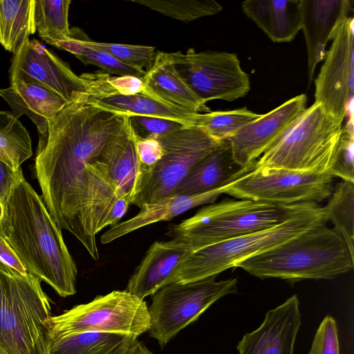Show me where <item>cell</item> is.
<instances>
[{
  "label": "cell",
  "instance_id": "cell-1",
  "mask_svg": "<svg viewBox=\"0 0 354 354\" xmlns=\"http://www.w3.org/2000/svg\"><path fill=\"white\" fill-rule=\"evenodd\" d=\"M128 119L90 104L85 94L67 104L39 134L34 169L44 205L58 227L75 236L95 261V233L106 227L120 198L88 166L127 129Z\"/></svg>",
  "mask_w": 354,
  "mask_h": 354
},
{
  "label": "cell",
  "instance_id": "cell-2",
  "mask_svg": "<svg viewBox=\"0 0 354 354\" xmlns=\"http://www.w3.org/2000/svg\"><path fill=\"white\" fill-rule=\"evenodd\" d=\"M0 235L28 273L62 297L76 293L77 269L44 203L25 178L15 188L0 214Z\"/></svg>",
  "mask_w": 354,
  "mask_h": 354
},
{
  "label": "cell",
  "instance_id": "cell-3",
  "mask_svg": "<svg viewBox=\"0 0 354 354\" xmlns=\"http://www.w3.org/2000/svg\"><path fill=\"white\" fill-rule=\"evenodd\" d=\"M353 257L342 236L323 225L237 263L260 279L279 278L290 283L332 279L351 270Z\"/></svg>",
  "mask_w": 354,
  "mask_h": 354
},
{
  "label": "cell",
  "instance_id": "cell-4",
  "mask_svg": "<svg viewBox=\"0 0 354 354\" xmlns=\"http://www.w3.org/2000/svg\"><path fill=\"white\" fill-rule=\"evenodd\" d=\"M308 203L282 205L224 198L201 208L178 224L169 225L167 234L186 244L192 252L277 226L295 216Z\"/></svg>",
  "mask_w": 354,
  "mask_h": 354
},
{
  "label": "cell",
  "instance_id": "cell-5",
  "mask_svg": "<svg viewBox=\"0 0 354 354\" xmlns=\"http://www.w3.org/2000/svg\"><path fill=\"white\" fill-rule=\"evenodd\" d=\"M327 222L324 207L308 203L295 216L277 226L190 252L175 268L167 285L216 277L242 260Z\"/></svg>",
  "mask_w": 354,
  "mask_h": 354
},
{
  "label": "cell",
  "instance_id": "cell-6",
  "mask_svg": "<svg viewBox=\"0 0 354 354\" xmlns=\"http://www.w3.org/2000/svg\"><path fill=\"white\" fill-rule=\"evenodd\" d=\"M342 133V122L314 102L259 158L255 167L329 174Z\"/></svg>",
  "mask_w": 354,
  "mask_h": 354
},
{
  "label": "cell",
  "instance_id": "cell-7",
  "mask_svg": "<svg viewBox=\"0 0 354 354\" xmlns=\"http://www.w3.org/2000/svg\"><path fill=\"white\" fill-rule=\"evenodd\" d=\"M50 316L41 281L0 263V346L8 354H39Z\"/></svg>",
  "mask_w": 354,
  "mask_h": 354
},
{
  "label": "cell",
  "instance_id": "cell-8",
  "mask_svg": "<svg viewBox=\"0 0 354 354\" xmlns=\"http://www.w3.org/2000/svg\"><path fill=\"white\" fill-rule=\"evenodd\" d=\"M150 324L144 299L125 290H113L59 315H51L46 322L44 336L102 332L138 337L149 330Z\"/></svg>",
  "mask_w": 354,
  "mask_h": 354
},
{
  "label": "cell",
  "instance_id": "cell-9",
  "mask_svg": "<svg viewBox=\"0 0 354 354\" xmlns=\"http://www.w3.org/2000/svg\"><path fill=\"white\" fill-rule=\"evenodd\" d=\"M215 279L211 277L193 282L171 283L152 295L148 306L151 322L148 331L160 347L195 322L217 300L238 292L236 278Z\"/></svg>",
  "mask_w": 354,
  "mask_h": 354
},
{
  "label": "cell",
  "instance_id": "cell-10",
  "mask_svg": "<svg viewBox=\"0 0 354 354\" xmlns=\"http://www.w3.org/2000/svg\"><path fill=\"white\" fill-rule=\"evenodd\" d=\"M156 139L163 156L140 179L137 194L131 202L140 208L171 196L192 167L222 142L196 126H185Z\"/></svg>",
  "mask_w": 354,
  "mask_h": 354
},
{
  "label": "cell",
  "instance_id": "cell-11",
  "mask_svg": "<svg viewBox=\"0 0 354 354\" xmlns=\"http://www.w3.org/2000/svg\"><path fill=\"white\" fill-rule=\"evenodd\" d=\"M167 54L180 77L204 104L214 100L232 102L250 89L249 75L234 53H197L189 48L185 53L178 50Z\"/></svg>",
  "mask_w": 354,
  "mask_h": 354
},
{
  "label": "cell",
  "instance_id": "cell-12",
  "mask_svg": "<svg viewBox=\"0 0 354 354\" xmlns=\"http://www.w3.org/2000/svg\"><path fill=\"white\" fill-rule=\"evenodd\" d=\"M333 178L329 174L255 167L225 194L273 204L318 203L330 196Z\"/></svg>",
  "mask_w": 354,
  "mask_h": 354
},
{
  "label": "cell",
  "instance_id": "cell-13",
  "mask_svg": "<svg viewBox=\"0 0 354 354\" xmlns=\"http://www.w3.org/2000/svg\"><path fill=\"white\" fill-rule=\"evenodd\" d=\"M315 80V103L343 123L353 106L354 93L353 17L348 16L337 27L332 44Z\"/></svg>",
  "mask_w": 354,
  "mask_h": 354
},
{
  "label": "cell",
  "instance_id": "cell-14",
  "mask_svg": "<svg viewBox=\"0 0 354 354\" xmlns=\"http://www.w3.org/2000/svg\"><path fill=\"white\" fill-rule=\"evenodd\" d=\"M10 81L25 78L33 80L68 103L87 93L82 78L69 65L35 39H27L12 59Z\"/></svg>",
  "mask_w": 354,
  "mask_h": 354
},
{
  "label": "cell",
  "instance_id": "cell-15",
  "mask_svg": "<svg viewBox=\"0 0 354 354\" xmlns=\"http://www.w3.org/2000/svg\"><path fill=\"white\" fill-rule=\"evenodd\" d=\"M307 98L301 94L249 122L229 139L235 161L248 167L292 126L306 109Z\"/></svg>",
  "mask_w": 354,
  "mask_h": 354
},
{
  "label": "cell",
  "instance_id": "cell-16",
  "mask_svg": "<svg viewBox=\"0 0 354 354\" xmlns=\"http://www.w3.org/2000/svg\"><path fill=\"white\" fill-rule=\"evenodd\" d=\"M80 77L87 89L88 102L110 112L128 116L158 117L185 126H194L199 113L167 105L144 94H120L108 83L103 71L83 73Z\"/></svg>",
  "mask_w": 354,
  "mask_h": 354
},
{
  "label": "cell",
  "instance_id": "cell-17",
  "mask_svg": "<svg viewBox=\"0 0 354 354\" xmlns=\"http://www.w3.org/2000/svg\"><path fill=\"white\" fill-rule=\"evenodd\" d=\"M301 324L299 300L293 295L269 310L262 324L245 333L236 348L239 354H294Z\"/></svg>",
  "mask_w": 354,
  "mask_h": 354
},
{
  "label": "cell",
  "instance_id": "cell-18",
  "mask_svg": "<svg viewBox=\"0 0 354 354\" xmlns=\"http://www.w3.org/2000/svg\"><path fill=\"white\" fill-rule=\"evenodd\" d=\"M301 30L304 31L308 57L309 82L315 70L326 55V46L346 17L353 11L348 0H300Z\"/></svg>",
  "mask_w": 354,
  "mask_h": 354
},
{
  "label": "cell",
  "instance_id": "cell-19",
  "mask_svg": "<svg viewBox=\"0 0 354 354\" xmlns=\"http://www.w3.org/2000/svg\"><path fill=\"white\" fill-rule=\"evenodd\" d=\"M89 169L110 183L120 198H129L131 204L138 190L140 165L129 124L127 129L111 141L90 164Z\"/></svg>",
  "mask_w": 354,
  "mask_h": 354
},
{
  "label": "cell",
  "instance_id": "cell-20",
  "mask_svg": "<svg viewBox=\"0 0 354 354\" xmlns=\"http://www.w3.org/2000/svg\"><path fill=\"white\" fill-rule=\"evenodd\" d=\"M191 252L180 241H155L131 276L126 291L144 299L167 286L172 272Z\"/></svg>",
  "mask_w": 354,
  "mask_h": 354
},
{
  "label": "cell",
  "instance_id": "cell-21",
  "mask_svg": "<svg viewBox=\"0 0 354 354\" xmlns=\"http://www.w3.org/2000/svg\"><path fill=\"white\" fill-rule=\"evenodd\" d=\"M256 162L240 166L234 158L229 139L225 140L192 167L171 196L204 193L230 184L253 170Z\"/></svg>",
  "mask_w": 354,
  "mask_h": 354
},
{
  "label": "cell",
  "instance_id": "cell-22",
  "mask_svg": "<svg viewBox=\"0 0 354 354\" xmlns=\"http://www.w3.org/2000/svg\"><path fill=\"white\" fill-rule=\"evenodd\" d=\"M236 181L207 192L173 196L155 203L145 204L140 207V212L135 216L118 223L106 231L100 236V242L103 244L111 243L145 226L169 221L190 209L214 203L219 196L225 194L230 186Z\"/></svg>",
  "mask_w": 354,
  "mask_h": 354
},
{
  "label": "cell",
  "instance_id": "cell-23",
  "mask_svg": "<svg viewBox=\"0 0 354 354\" xmlns=\"http://www.w3.org/2000/svg\"><path fill=\"white\" fill-rule=\"evenodd\" d=\"M0 96L10 105L15 118L26 115L30 118L39 134L47 131L48 121L68 104L43 85L25 78L10 81L9 87L0 89Z\"/></svg>",
  "mask_w": 354,
  "mask_h": 354
},
{
  "label": "cell",
  "instance_id": "cell-24",
  "mask_svg": "<svg viewBox=\"0 0 354 354\" xmlns=\"http://www.w3.org/2000/svg\"><path fill=\"white\" fill-rule=\"evenodd\" d=\"M142 80L145 95L162 103L197 113L209 111L180 77L167 53L157 51L153 65Z\"/></svg>",
  "mask_w": 354,
  "mask_h": 354
},
{
  "label": "cell",
  "instance_id": "cell-25",
  "mask_svg": "<svg viewBox=\"0 0 354 354\" xmlns=\"http://www.w3.org/2000/svg\"><path fill=\"white\" fill-rule=\"evenodd\" d=\"M243 12L274 42H289L301 30L300 0H247Z\"/></svg>",
  "mask_w": 354,
  "mask_h": 354
},
{
  "label": "cell",
  "instance_id": "cell-26",
  "mask_svg": "<svg viewBox=\"0 0 354 354\" xmlns=\"http://www.w3.org/2000/svg\"><path fill=\"white\" fill-rule=\"evenodd\" d=\"M131 338L138 337L102 332L44 336L39 354H106Z\"/></svg>",
  "mask_w": 354,
  "mask_h": 354
},
{
  "label": "cell",
  "instance_id": "cell-27",
  "mask_svg": "<svg viewBox=\"0 0 354 354\" xmlns=\"http://www.w3.org/2000/svg\"><path fill=\"white\" fill-rule=\"evenodd\" d=\"M36 0H0V44L14 54L36 32Z\"/></svg>",
  "mask_w": 354,
  "mask_h": 354
},
{
  "label": "cell",
  "instance_id": "cell-28",
  "mask_svg": "<svg viewBox=\"0 0 354 354\" xmlns=\"http://www.w3.org/2000/svg\"><path fill=\"white\" fill-rule=\"evenodd\" d=\"M32 155L27 129L12 113L0 111V160L13 170H19Z\"/></svg>",
  "mask_w": 354,
  "mask_h": 354
},
{
  "label": "cell",
  "instance_id": "cell-29",
  "mask_svg": "<svg viewBox=\"0 0 354 354\" xmlns=\"http://www.w3.org/2000/svg\"><path fill=\"white\" fill-rule=\"evenodd\" d=\"M329 198L324 207L326 218L333 223L354 257V183L342 180Z\"/></svg>",
  "mask_w": 354,
  "mask_h": 354
},
{
  "label": "cell",
  "instance_id": "cell-30",
  "mask_svg": "<svg viewBox=\"0 0 354 354\" xmlns=\"http://www.w3.org/2000/svg\"><path fill=\"white\" fill-rule=\"evenodd\" d=\"M47 44L72 53L83 64L95 65L106 73L118 76L133 75L143 77L146 71H140L118 60L109 53L82 44L76 33L71 30L70 37L62 39H42Z\"/></svg>",
  "mask_w": 354,
  "mask_h": 354
},
{
  "label": "cell",
  "instance_id": "cell-31",
  "mask_svg": "<svg viewBox=\"0 0 354 354\" xmlns=\"http://www.w3.org/2000/svg\"><path fill=\"white\" fill-rule=\"evenodd\" d=\"M246 107L231 111H209L198 113L194 126L202 129L217 141L230 139L245 125L259 118Z\"/></svg>",
  "mask_w": 354,
  "mask_h": 354
},
{
  "label": "cell",
  "instance_id": "cell-32",
  "mask_svg": "<svg viewBox=\"0 0 354 354\" xmlns=\"http://www.w3.org/2000/svg\"><path fill=\"white\" fill-rule=\"evenodd\" d=\"M71 3V0L35 1L36 31L41 39H62L71 36L68 23Z\"/></svg>",
  "mask_w": 354,
  "mask_h": 354
},
{
  "label": "cell",
  "instance_id": "cell-33",
  "mask_svg": "<svg viewBox=\"0 0 354 354\" xmlns=\"http://www.w3.org/2000/svg\"><path fill=\"white\" fill-rule=\"evenodd\" d=\"M165 16L183 22L213 15L222 10L214 0H131Z\"/></svg>",
  "mask_w": 354,
  "mask_h": 354
},
{
  "label": "cell",
  "instance_id": "cell-34",
  "mask_svg": "<svg viewBox=\"0 0 354 354\" xmlns=\"http://www.w3.org/2000/svg\"><path fill=\"white\" fill-rule=\"evenodd\" d=\"M76 35L80 42L89 48L104 51L118 60L142 71L150 69L157 51L153 46L94 41Z\"/></svg>",
  "mask_w": 354,
  "mask_h": 354
},
{
  "label": "cell",
  "instance_id": "cell-35",
  "mask_svg": "<svg viewBox=\"0 0 354 354\" xmlns=\"http://www.w3.org/2000/svg\"><path fill=\"white\" fill-rule=\"evenodd\" d=\"M129 126L135 138H154L178 130L185 125L176 121L158 117L129 116Z\"/></svg>",
  "mask_w": 354,
  "mask_h": 354
},
{
  "label": "cell",
  "instance_id": "cell-36",
  "mask_svg": "<svg viewBox=\"0 0 354 354\" xmlns=\"http://www.w3.org/2000/svg\"><path fill=\"white\" fill-rule=\"evenodd\" d=\"M353 146V120H348L343 127L340 146L329 171L331 176L354 183Z\"/></svg>",
  "mask_w": 354,
  "mask_h": 354
},
{
  "label": "cell",
  "instance_id": "cell-37",
  "mask_svg": "<svg viewBox=\"0 0 354 354\" xmlns=\"http://www.w3.org/2000/svg\"><path fill=\"white\" fill-rule=\"evenodd\" d=\"M309 354H339V343L335 319L326 316L319 324Z\"/></svg>",
  "mask_w": 354,
  "mask_h": 354
},
{
  "label": "cell",
  "instance_id": "cell-38",
  "mask_svg": "<svg viewBox=\"0 0 354 354\" xmlns=\"http://www.w3.org/2000/svg\"><path fill=\"white\" fill-rule=\"evenodd\" d=\"M134 140L140 165V182L142 176L150 171L161 159L163 156V149L157 139H137L134 138Z\"/></svg>",
  "mask_w": 354,
  "mask_h": 354
},
{
  "label": "cell",
  "instance_id": "cell-39",
  "mask_svg": "<svg viewBox=\"0 0 354 354\" xmlns=\"http://www.w3.org/2000/svg\"><path fill=\"white\" fill-rule=\"evenodd\" d=\"M24 179L21 169L13 170L0 160V214L15 188Z\"/></svg>",
  "mask_w": 354,
  "mask_h": 354
},
{
  "label": "cell",
  "instance_id": "cell-40",
  "mask_svg": "<svg viewBox=\"0 0 354 354\" xmlns=\"http://www.w3.org/2000/svg\"><path fill=\"white\" fill-rule=\"evenodd\" d=\"M108 83L120 94L131 95H145V84L142 77L133 75L111 76L106 73Z\"/></svg>",
  "mask_w": 354,
  "mask_h": 354
},
{
  "label": "cell",
  "instance_id": "cell-41",
  "mask_svg": "<svg viewBox=\"0 0 354 354\" xmlns=\"http://www.w3.org/2000/svg\"><path fill=\"white\" fill-rule=\"evenodd\" d=\"M0 263L21 274L28 273L23 263L1 235H0Z\"/></svg>",
  "mask_w": 354,
  "mask_h": 354
},
{
  "label": "cell",
  "instance_id": "cell-42",
  "mask_svg": "<svg viewBox=\"0 0 354 354\" xmlns=\"http://www.w3.org/2000/svg\"><path fill=\"white\" fill-rule=\"evenodd\" d=\"M131 201L125 197L119 198L111 209L106 221V226L114 225L119 223V221L126 214Z\"/></svg>",
  "mask_w": 354,
  "mask_h": 354
},
{
  "label": "cell",
  "instance_id": "cell-43",
  "mask_svg": "<svg viewBox=\"0 0 354 354\" xmlns=\"http://www.w3.org/2000/svg\"><path fill=\"white\" fill-rule=\"evenodd\" d=\"M133 354H153L144 344L140 342H138Z\"/></svg>",
  "mask_w": 354,
  "mask_h": 354
},
{
  "label": "cell",
  "instance_id": "cell-44",
  "mask_svg": "<svg viewBox=\"0 0 354 354\" xmlns=\"http://www.w3.org/2000/svg\"><path fill=\"white\" fill-rule=\"evenodd\" d=\"M0 354H8V353L0 346Z\"/></svg>",
  "mask_w": 354,
  "mask_h": 354
}]
</instances>
